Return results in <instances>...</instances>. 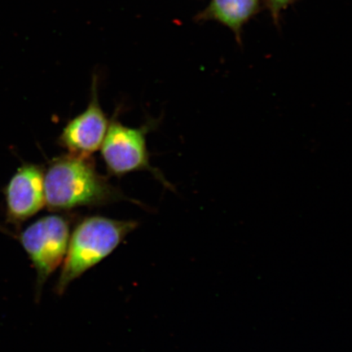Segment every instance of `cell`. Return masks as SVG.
I'll list each match as a JSON object with an SVG mask.
<instances>
[{
    "label": "cell",
    "mask_w": 352,
    "mask_h": 352,
    "mask_svg": "<svg viewBox=\"0 0 352 352\" xmlns=\"http://www.w3.org/2000/svg\"><path fill=\"white\" fill-rule=\"evenodd\" d=\"M152 123L134 129L123 125L116 117L109 122L107 135L100 147L108 173L122 176L135 171L147 170L164 186L173 190L164 175L151 164L146 136Z\"/></svg>",
    "instance_id": "3957f363"
},
{
    "label": "cell",
    "mask_w": 352,
    "mask_h": 352,
    "mask_svg": "<svg viewBox=\"0 0 352 352\" xmlns=\"http://www.w3.org/2000/svg\"><path fill=\"white\" fill-rule=\"evenodd\" d=\"M70 239L69 220L60 214L42 217L22 232L20 241L37 274V296L64 261Z\"/></svg>",
    "instance_id": "277c9868"
},
{
    "label": "cell",
    "mask_w": 352,
    "mask_h": 352,
    "mask_svg": "<svg viewBox=\"0 0 352 352\" xmlns=\"http://www.w3.org/2000/svg\"><path fill=\"white\" fill-rule=\"evenodd\" d=\"M8 221L20 226L46 206L44 170L41 166L25 164L12 176L4 188Z\"/></svg>",
    "instance_id": "8992f818"
},
{
    "label": "cell",
    "mask_w": 352,
    "mask_h": 352,
    "mask_svg": "<svg viewBox=\"0 0 352 352\" xmlns=\"http://www.w3.org/2000/svg\"><path fill=\"white\" fill-rule=\"evenodd\" d=\"M261 0H211L199 14L201 21H214L230 29L242 45V29L261 8Z\"/></svg>",
    "instance_id": "52a82bcc"
},
{
    "label": "cell",
    "mask_w": 352,
    "mask_h": 352,
    "mask_svg": "<svg viewBox=\"0 0 352 352\" xmlns=\"http://www.w3.org/2000/svg\"><path fill=\"white\" fill-rule=\"evenodd\" d=\"M138 226L135 220L99 215L83 219L70 235L56 293L63 294L73 281L107 258Z\"/></svg>",
    "instance_id": "7a4b0ae2"
},
{
    "label": "cell",
    "mask_w": 352,
    "mask_h": 352,
    "mask_svg": "<svg viewBox=\"0 0 352 352\" xmlns=\"http://www.w3.org/2000/svg\"><path fill=\"white\" fill-rule=\"evenodd\" d=\"M264 1H265L266 6L271 13L272 19L276 25H278L280 13L289 6H292L296 0H264Z\"/></svg>",
    "instance_id": "ba28073f"
},
{
    "label": "cell",
    "mask_w": 352,
    "mask_h": 352,
    "mask_svg": "<svg viewBox=\"0 0 352 352\" xmlns=\"http://www.w3.org/2000/svg\"><path fill=\"white\" fill-rule=\"evenodd\" d=\"M46 206L54 212L131 201L96 170L91 157L68 154L44 170Z\"/></svg>",
    "instance_id": "6da1fadb"
},
{
    "label": "cell",
    "mask_w": 352,
    "mask_h": 352,
    "mask_svg": "<svg viewBox=\"0 0 352 352\" xmlns=\"http://www.w3.org/2000/svg\"><path fill=\"white\" fill-rule=\"evenodd\" d=\"M109 122L100 107L96 79L92 82L91 96L87 107L64 127L59 144L78 157H91L100 149Z\"/></svg>",
    "instance_id": "5b68a950"
}]
</instances>
